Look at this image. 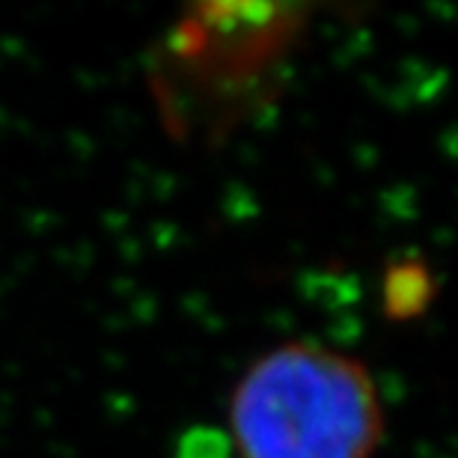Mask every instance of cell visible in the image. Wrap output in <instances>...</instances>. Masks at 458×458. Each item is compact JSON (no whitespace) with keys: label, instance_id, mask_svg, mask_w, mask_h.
I'll use <instances>...</instances> for the list:
<instances>
[{"label":"cell","instance_id":"obj_1","mask_svg":"<svg viewBox=\"0 0 458 458\" xmlns=\"http://www.w3.org/2000/svg\"><path fill=\"white\" fill-rule=\"evenodd\" d=\"M384 428L366 363L310 340L256 357L229 396L242 458H375Z\"/></svg>","mask_w":458,"mask_h":458}]
</instances>
